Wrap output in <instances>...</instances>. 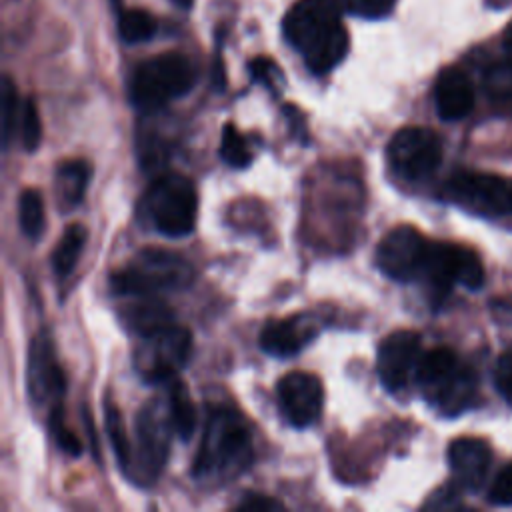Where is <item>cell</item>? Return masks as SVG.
I'll use <instances>...</instances> for the list:
<instances>
[{
	"label": "cell",
	"instance_id": "1",
	"mask_svg": "<svg viewBox=\"0 0 512 512\" xmlns=\"http://www.w3.org/2000/svg\"><path fill=\"white\" fill-rule=\"evenodd\" d=\"M284 36L314 74L336 68L348 52V32L332 0H300L284 18Z\"/></svg>",
	"mask_w": 512,
	"mask_h": 512
},
{
	"label": "cell",
	"instance_id": "2",
	"mask_svg": "<svg viewBox=\"0 0 512 512\" xmlns=\"http://www.w3.org/2000/svg\"><path fill=\"white\" fill-rule=\"evenodd\" d=\"M252 458L254 446L244 418L228 406L212 408L192 462V476L200 482H228L242 474Z\"/></svg>",
	"mask_w": 512,
	"mask_h": 512
},
{
	"label": "cell",
	"instance_id": "3",
	"mask_svg": "<svg viewBox=\"0 0 512 512\" xmlns=\"http://www.w3.org/2000/svg\"><path fill=\"white\" fill-rule=\"evenodd\" d=\"M414 378L424 398L444 416L464 412L476 394L474 370L448 346L422 352Z\"/></svg>",
	"mask_w": 512,
	"mask_h": 512
},
{
	"label": "cell",
	"instance_id": "4",
	"mask_svg": "<svg viewBox=\"0 0 512 512\" xmlns=\"http://www.w3.org/2000/svg\"><path fill=\"white\" fill-rule=\"evenodd\" d=\"M194 278L192 264L178 252L144 248L130 262L110 274L114 294L152 296L164 290H182Z\"/></svg>",
	"mask_w": 512,
	"mask_h": 512
},
{
	"label": "cell",
	"instance_id": "5",
	"mask_svg": "<svg viewBox=\"0 0 512 512\" xmlns=\"http://www.w3.org/2000/svg\"><path fill=\"white\" fill-rule=\"evenodd\" d=\"M196 82L194 64L178 52H164L142 62L130 80V100L142 112H156L184 96Z\"/></svg>",
	"mask_w": 512,
	"mask_h": 512
},
{
	"label": "cell",
	"instance_id": "6",
	"mask_svg": "<svg viewBox=\"0 0 512 512\" xmlns=\"http://www.w3.org/2000/svg\"><path fill=\"white\" fill-rule=\"evenodd\" d=\"M142 208L156 232L168 238H182L196 226L198 194L184 174L168 172L148 186Z\"/></svg>",
	"mask_w": 512,
	"mask_h": 512
},
{
	"label": "cell",
	"instance_id": "7",
	"mask_svg": "<svg viewBox=\"0 0 512 512\" xmlns=\"http://www.w3.org/2000/svg\"><path fill=\"white\" fill-rule=\"evenodd\" d=\"M192 354V334L188 328L170 324L148 336H140L132 364L148 384H168L184 368Z\"/></svg>",
	"mask_w": 512,
	"mask_h": 512
},
{
	"label": "cell",
	"instance_id": "8",
	"mask_svg": "<svg viewBox=\"0 0 512 512\" xmlns=\"http://www.w3.org/2000/svg\"><path fill=\"white\" fill-rule=\"evenodd\" d=\"M174 426L168 412V402L152 398L136 416V446L132 448V478L150 484L154 482L168 458Z\"/></svg>",
	"mask_w": 512,
	"mask_h": 512
},
{
	"label": "cell",
	"instance_id": "9",
	"mask_svg": "<svg viewBox=\"0 0 512 512\" xmlns=\"http://www.w3.org/2000/svg\"><path fill=\"white\" fill-rule=\"evenodd\" d=\"M420 278L438 296L450 292L454 284L478 290L484 284V266L478 254L454 242H430Z\"/></svg>",
	"mask_w": 512,
	"mask_h": 512
},
{
	"label": "cell",
	"instance_id": "10",
	"mask_svg": "<svg viewBox=\"0 0 512 512\" xmlns=\"http://www.w3.org/2000/svg\"><path fill=\"white\" fill-rule=\"evenodd\" d=\"M444 194L458 206L480 216H504L512 210V182L476 170H456L446 186Z\"/></svg>",
	"mask_w": 512,
	"mask_h": 512
},
{
	"label": "cell",
	"instance_id": "11",
	"mask_svg": "<svg viewBox=\"0 0 512 512\" xmlns=\"http://www.w3.org/2000/svg\"><path fill=\"white\" fill-rule=\"evenodd\" d=\"M440 136L424 126L400 128L386 146V156L396 174L406 180H422L442 162Z\"/></svg>",
	"mask_w": 512,
	"mask_h": 512
},
{
	"label": "cell",
	"instance_id": "12",
	"mask_svg": "<svg viewBox=\"0 0 512 512\" xmlns=\"http://www.w3.org/2000/svg\"><path fill=\"white\" fill-rule=\"evenodd\" d=\"M428 240L410 224H398L382 236L376 248L378 268L396 282L420 278Z\"/></svg>",
	"mask_w": 512,
	"mask_h": 512
},
{
	"label": "cell",
	"instance_id": "13",
	"mask_svg": "<svg viewBox=\"0 0 512 512\" xmlns=\"http://www.w3.org/2000/svg\"><path fill=\"white\" fill-rule=\"evenodd\" d=\"M26 386L36 404H50V408L60 404V398L66 392V376L48 332H40L30 340L26 358Z\"/></svg>",
	"mask_w": 512,
	"mask_h": 512
},
{
	"label": "cell",
	"instance_id": "14",
	"mask_svg": "<svg viewBox=\"0 0 512 512\" xmlns=\"http://www.w3.org/2000/svg\"><path fill=\"white\" fill-rule=\"evenodd\" d=\"M422 356L420 334L414 330H396L388 334L376 356V370L382 386L388 392H398L408 386Z\"/></svg>",
	"mask_w": 512,
	"mask_h": 512
},
{
	"label": "cell",
	"instance_id": "15",
	"mask_svg": "<svg viewBox=\"0 0 512 512\" xmlns=\"http://www.w3.org/2000/svg\"><path fill=\"white\" fill-rule=\"evenodd\" d=\"M278 406L294 428H308L322 412L324 388L318 376L302 370L288 372L276 386Z\"/></svg>",
	"mask_w": 512,
	"mask_h": 512
},
{
	"label": "cell",
	"instance_id": "16",
	"mask_svg": "<svg viewBox=\"0 0 512 512\" xmlns=\"http://www.w3.org/2000/svg\"><path fill=\"white\" fill-rule=\"evenodd\" d=\"M492 450L482 438L462 436L448 446V464L456 482L466 490H478L490 470Z\"/></svg>",
	"mask_w": 512,
	"mask_h": 512
},
{
	"label": "cell",
	"instance_id": "17",
	"mask_svg": "<svg viewBox=\"0 0 512 512\" xmlns=\"http://www.w3.org/2000/svg\"><path fill=\"white\" fill-rule=\"evenodd\" d=\"M434 106L442 120L456 122L474 108V88L468 74L458 66L444 68L434 82Z\"/></svg>",
	"mask_w": 512,
	"mask_h": 512
},
{
	"label": "cell",
	"instance_id": "18",
	"mask_svg": "<svg viewBox=\"0 0 512 512\" xmlns=\"http://www.w3.org/2000/svg\"><path fill=\"white\" fill-rule=\"evenodd\" d=\"M314 336L316 326L304 316L270 320L260 332V348L270 356L288 358L296 356Z\"/></svg>",
	"mask_w": 512,
	"mask_h": 512
},
{
	"label": "cell",
	"instance_id": "19",
	"mask_svg": "<svg viewBox=\"0 0 512 512\" xmlns=\"http://www.w3.org/2000/svg\"><path fill=\"white\" fill-rule=\"evenodd\" d=\"M134 298H136L134 302H128L118 312L120 322L128 332L140 338L174 324L172 310L164 302L152 296H134Z\"/></svg>",
	"mask_w": 512,
	"mask_h": 512
},
{
	"label": "cell",
	"instance_id": "20",
	"mask_svg": "<svg viewBox=\"0 0 512 512\" xmlns=\"http://www.w3.org/2000/svg\"><path fill=\"white\" fill-rule=\"evenodd\" d=\"M90 178H92V166L86 160H80V158L64 160L56 168V176H54L58 206L62 210H70L78 206L84 200Z\"/></svg>",
	"mask_w": 512,
	"mask_h": 512
},
{
	"label": "cell",
	"instance_id": "21",
	"mask_svg": "<svg viewBox=\"0 0 512 512\" xmlns=\"http://www.w3.org/2000/svg\"><path fill=\"white\" fill-rule=\"evenodd\" d=\"M166 402H168V412H170V420L176 436H180L182 440H190L196 428V408L188 388L180 378H172L168 382Z\"/></svg>",
	"mask_w": 512,
	"mask_h": 512
},
{
	"label": "cell",
	"instance_id": "22",
	"mask_svg": "<svg viewBox=\"0 0 512 512\" xmlns=\"http://www.w3.org/2000/svg\"><path fill=\"white\" fill-rule=\"evenodd\" d=\"M86 238H88V230L78 222L70 224L62 232V236H60V240L54 246L52 256H50V266H52L56 276L66 278L74 270V266L78 264V258L84 250Z\"/></svg>",
	"mask_w": 512,
	"mask_h": 512
},
{
	"label": "cell",
	"instance_id": "23",
	"mask_svg": "<svg viewBox=\"0 0 512 512\" xmlns=\"http://www.w3.org/2000/svg\"><path fill=\"white\" fill-rule=\"evenodd\" d=\"M18 224L26 238L38 240L46 228L44 200L36 188H24L18 196Z\"/></svg>",
	"mask_w": 512,
	"mask_h": 512
},
{
	"label": "cell",
	"instance_id": "24",
	"mask_svg": "<svg viewBox=\"0 0 512 512\" xmlns=\"http://www.w3.org/2000/svg\"><path fill=\"white\" fill-rule=\"evenodd\" d=\"M104 422H106V432H108L114 456H116L120 468L128 476L130 468H132V444H130L122 414L112 400H106V404H104Z\"/></svg>",
	"mask_w": 512,
	"mask_h": 512
},
{
	"label": "cell",
	"instance_id": "25",
	"mask_svg": "<svg viewBox=\"0 0 512 512\" xmlns=\"http://www.w3.org/2000/svg\"><path fill=\"white\" fill-rule=\"evenodd\" d=\"M220 156L232 168H246L252 162V150L248 146V140L236 130L232 122H226L222 126Z\"/></svg>",
	"mask_w": 512,
	"mask_h": 512
},
{
	"label": "cell",
	"instance_id": "26",
	"mask_svg": "<svg viewBox=\"0 0 512 512\" xmlns=\"http://www.w3.org/2000/svg\"><path fill=\"white\" fill-rule=\"evenodd\" d=\"M118 32L128 44L146 42L156 32V20L144 10H126L118 18Z\"/></svg>",
	"mask_w": 512,
	"mask_h": 512
},
{
	"label": "cell",
	"instance_id": "27",
	"mask_svg": "<svg viewBox=\"0 0 512 512\" xmlns=\"http://www.w3.org/2000/svg\"><path fill=\"white\" fill-rule=\"evenodd\" d=\"M2 146L8 148L12 142V136L18 130V120H20V110L22 102L18 98L16 84L12 82L10 76L2 78Z\"/></svg>",
	"mask_w": 512,
	"mask_h": 512
},
{
	"label": "cell",
	"instance_id": "28",
	"mask_svg": "<svg viewBox=\"0 0 512 512\" xmlns=\"http://www.w3.org/2000/svg\"><path fill=\"white\" fill-rule=\"evenodd\" d=\"M48 430L54 438V442L58 444V448L68 454V456H80L82 454V442L80 438L66 426V420H64V410L60 404L52 406L48 410Z\"/></svg>",
	"mask_w": 512,
	"mask_h": 512
},
{
	"label": "cell",
	"instance_id": "29",
	"mask_svg": "<svg viewBox=\"0 0 512 512\" xmlns=\"http://www.w3.org/2000/svg\"><path fill=\"white\" fill-rule=\"evenodd\" d=\"M18 132L22 138V146L26 152H34L42 140V122L36 108V102L32 98L22 100L20 120H18Z\"/></svg>",
	"mask_w": 512,
	"mask_h": 512
},
{
	"label": "cell",
	"instance_id": "30",
	"mask_svg": "<svg viewBox=\"0 0 512 512\" xmlns=\"http://www.w3.org/2000/svg\"><path fill=\"white\" fill-rule=\"evenodd\" d=\"M488 500L494 506H512V462L506 464L492 480Z\"/></svg>",
	"mask_w": 512,
	"mask_h": 512
},
{
	"label": "cell",
	"instance_id": "31",
	"mask_svg": "<svg viewBox=\"0 0 512 512\" xmlns=\"http://www.w3.org/2000/svg\"><path fill=\"white\" fill-rule=\"evenodd\" d=\"M342 4L360 18H382L394 8L396 0H342Z\"/></svg>",
	"mask_w": 512,
	"mask_h": 512
},
{
	"label": "cell",
	"instance_id": "32",
	"mask_svg": "<svg viewBox=\"0 0 512 512\" xmlns=\"http://www.w3.org/2000/svg\"><path fill=\"white\" fill-rule=\"evenodd\" d=\"M494 384L500 396L512 406V352H504L494 368Z\"/></svg>",
	"mask_w": 512,
	"mask_h": 512
},
{
	"label": "cell",
	"instance_id": "33",
	"mask_svg": "<svg viewBox=\"0 0 512 512\" xmlns=\"http://www.w3.org/2000/svg\"><path fill=\"white\" fill-rule=\"evenodd\" d=\"M250 72H252V78L266 84L270 90H276L278 88V82L282 80V74H280V68L276 66L274 60H268V58H256L250 62Z\"/></svg>",
	"mask_w": 512,
	"mask_h": 512
},
{
	"label": "cell",
	"instance_id": "34",
	"mask_svg": "<svg viewBox=\"0 0 512 512\" xmlns=\"http://www.w3.org/2000/svg\"><path fill=\"white\" fill-rule=\"evenodd\" d=\"M238 508H254V510H272V508H282V502L262 496V494H248L244 500L238 502Z\"/></svg>",
	"mask_w": 512,
	"mask_h": 512
},
{
	"label": "cell",
	"instance_id": "35",
	"mask_svg": "<svg viewBox=\"0 0 512 512\" xmlns=\"http://www.w3.org/2000/svg\"><path fill=\"white\" fill-rule=\"evenodd\" d=\"M438 494L442 496V500L432 496V498L428 500V504H426V506H432V508H450V506H456V502H458V494H456L452 488H442Z\"/></svg>",
	"mask_w": 512,
	"mask_h": 512
},
{
	"label": "cell",
	"instance_id": "36",
	"mask_svg": "<svg viewBox=\"0 0 512 512\" xmlns=\"http://www.w3.org/2000/svg\"><path fill=\"white\" fill-rule=\"evenodd\" d=\"M504 50H506V60H508V68L512 74V26L508 28L506 36H504Z\"/></svg>",
	"mask_w": 512,
	"mask_h": 512
},
{
	"label": "cell",
	"instance_id": "37",
	"mask_svg": "<svg viewBox=\"0 0 512 512\" xmlns=\"http://www.w3.org/2000/svg\"><path fill=\"white\" fill-rule=\"evenodd\" d=\"M174 2H176L178 6H182V8H188V6H190L194 0H174Z\"/></svg>",
	"mask_w": 512,
	"mask_h": 512
}]
</instances>
